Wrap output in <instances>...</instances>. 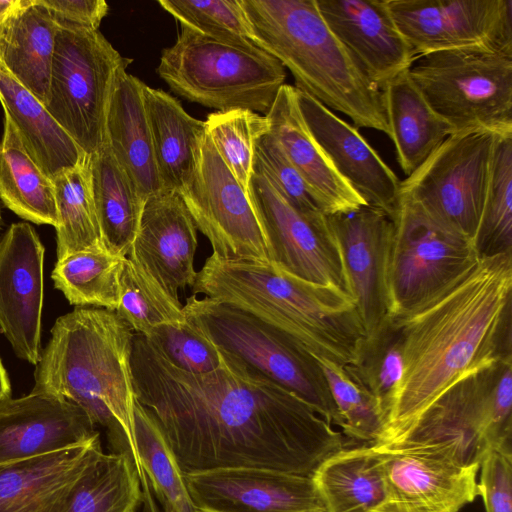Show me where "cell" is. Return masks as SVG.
Wrapping results in <instances>:
<instances>
[{
	"label": "cell",
	"mask_w": 512,
	"mask_h": 512,
	"mask_svg": "<svg viewBox=\"0 0 512 512\" xmlns=\"http://www.w3.org/2000/svg\"><path fill=\"white\" fill-rule=\"evenodd\" d=\"M222 353L221 367L193 374L134 333L136 399L158 426L183 474L257 467L312 477L327 458L345 448L342 434L305 401Z\"/></svg>",
	"instance_id": "6da1fadb"
},
{
	"label": "cell",
	"mask_w": 512,
	"mask_h": 512,
	"mask_svg": "<svg viewBox=\"0 0 512 512\" xmlns=\"http://www.w3.org/2000/svg\"><path fill=\"white\" fill-rule=\"evenodd\" d=\"M511 295L512 253H500L480 257L454 283L396 317L403 373L379 439L414 421L458 382L511 354Z\"/></svg>",
	"instance_id": "7a4b0ae2"
},
{
	"label": "cell",
	"mask_w": 512,
	"mask_h": 512,
	"mask_svg": "<svg viewBox=\"0 0 512 512\" xmlns=\"http://www.w3.org/2000/svg\"><path fill=\"white\" fill-rule=\"evenodd\" d=\"M134 332L115 311L76 307L60 316L36 365L32 389L81 407L106 431L112 453L129 455L143 494L142 511L159 512L136 444Z\"/></svg>",
	"instance_id": "3957f363"
},
{
	"label": "cell",
	"mask_w": 512,
	"mask_h": 512,
	"mask_svg": "<svg viewBox=\"0 0 512 512\" xmlns=\"http://www.w3.org/2000/svg\"><path fill=\"white\" fill-rule=\"evenodd\" d=\"M193 294L237 307L286 334L317 359L352 365L366 337L354 297L294 276L272 262L212 253Z\"/></svg>",
	"instance_id": "277c9868"
},
{
	"label": "cell",
	"mask_w": 512,
	"mask_h": 512,
	"mask_svg": "<svg viewBox=\"0 0 512 512\" xmlns=\"http://www.w3.org/2000/svg\"><path fill=\"white\" fill-rule=\"evenodd\" d=\"M254 43L291 72L295 88L356 127L390 137L383 90L322 18L316 0H240Z\"/></svg>",
	"instance_id": "5b68a950"
},
{
	"label": "cell",
	"mask_w": 512,
	"mask_h": 512,
	"mask_svg": "<svg viewBox=\"0 0 512 512\" xmlns=\"http://www.w3.org/2000/svg\"><path fill=\"white\" fill-rule=\"evenodd\" d=\"M156 72L177 95L226 111L266 114L285 84V67L253 42L218 39L181 27Z\"/></svg>",
	"instance_id": "8992f818"
},
{
	"label": "cell",
	"mask_w": 512,
	"mask_h": 512,
	"mask_svg": "<svg viewBox=\"0 0 512 512\" xmlns=\"http://www.w3.org/2000/svg\"><path fill=\"white\" fill-rule=\"evenodd\" d=\"M183 312L220 350L294 393L328 423L342 426L318 359L286 334L237 307L196 294L186 299Z\"/></svg>",
	"instance_id": "52a82bcc"
},
{
	"label": "cell",
	"mask_w": 512,
	"mask_h": 512,
	"mask_svg": "<svg viewBox=\"0 0 512 512\" xmlns=\"http://www.w3.org/2000/svg\"><path fill=\"white\" fill-rule=\"evenodd\" d=\"M408 74L453 131L512 135V51L474 46L415 57Z\"/></svg>",
	"instance_id": "ba28073f"
},
{
	"label": "cell",
	"mask_w": 512,
	"mask_h": 512,
	"mask_svg": "<svg viewBox=\"0 0 512 512\" xmlns=\"http://www.w3.org/2000/svg\"><path fill=\"white\" fill-rule=\"evenodd\" d=\"M390 314L403 316L467 273L480 259L474 240L400 196L392 216Z\"/></svg>",
	"instance_id": "9c48e42d"
},
{
	"label": "cell",
	"mask_w": 512,
	"mask_h": 512,
	"mask_svg": "<svg viewBox=\"0 0 512 512\" xmlns=\"http://www.w3.org/2000/svg\"><path fill=\"white\" fill-rule=\"evenodd\" d=\"M129 62L99 30L58 28L45 107L88 156L105 141L110 96Z\"/></svg>",
	"instance_id": "30bf717a"
},
{
	"label": "cell",
	"mask_w": 512,
	"mask_h": 512,
	"mask_svg": "<svg viewBox=\"0 0 512 512\" xmlns=\"http://www.w3.org/2000/svg\"><path fill=\"white\" fill-rule=\"evenodd\" d=\"M497 362L455 384L414 421L373 443L374 449L424 453L461 466H480L490 450Z\"/></svg>",
	"instance_id": "8fae6325"
},
{
	"label": "cell",
	"mask_w": 512,
	"mask_h": 512,
	"mask_svg": "<svg viewBox=\"0 0 512 512\" xmlns=\"http://www.w3.org/2000/svg\"><path fill=\"white\" fill-rule=\"evenodd\" d=\"M496 134H452L400 183V196L475 239L488 188Z\"/></svg>",
	"instance_id": "7c38bea8"
},
{
	"label": "cell",
	"mask_w": 512,
	"mask_h": 512,
	"mask_svg": "<svg viewBox=\"0 0 512 512\" xmlns=\"http://www.w3.org/2000/svg\"><path fill=\"white\" fill-rule=\"evenodd\" d=\"M179 194L214 254L273 262L268 236L248 191L224 163L207 133L196 172Z\"/></svg>",
	"instance_id": "4fadbf2b"
},
{
	"label": "cell",
	"mask_w": 512,
	"mask_h": 512,
	"mask_svg": "<svg viewBox=\"0 0 512 512\" xmlns=\"http://www.w3.org/2000/svg\"><path fill=\"white\" fill-rule=\"evenodd\" d=\"M415 57L465 47L512 51V0H387Z\"/></svg>",
	"instance_id": "5bb4252c"
},
{
	"label": "cell",
	"mask_w": 512,
	"mask_h": 512,
	"mask_svg": "<svg viewBox=\"0 0 512 512\" xmlns=\"http://www.w3.org/2000/svg\"><path fill=\"white\" fill-rule=\"evenodd\" d=\"M248 189L271 245L272 263L301 279L338 288L353 297L327 215L305 216L257 173L252 174Z\"/></svg>",
	"instance_id": "9a60e30c"
},
{
	"label": "cell",
	"mask_w": 512,
	"mask_h": 512,
	"mask_svg": "<svg viewBox=\"0 0 512 512\" xmlns=\"http://www.w3.org/2000/svg\"><path fill=\"white\" fill-rule=\"evenodd\" d=\"M198 512H326L310 476L257 467L183 474Z\"/></svg>",
	"instance_id": "2e32d148"
},
{
	"label": "cell",
	"mask_w": 512,
	"mask_h": 512,
	"mask_svg": "<svg viewBox=\"0 0 512 512\" xmlns=\"http://www.w3.org/2000/svg\"><path fill=\"white\" fill-rule=\"evenodd\" d=\"M44 246L34 228L14 223L0 241V330L16 356L41 358Z\"/></svg>",
	"instance_id": "e0dca14e"
},
{
	"label": "cell",
	"mask_w": 512,
	"mask_h": 512,
	"mask_svg": "<svg viewBox=\"0 0 512 512\" xmlns=\"http://www.w3.org/2000/svg\"><path fill=\"white\" fill-rule=\"evenodd\" d=\"M327 219L367 337L391 316L388 268L393 218L382 210L363 206Z\"/></svg>",
	"instance_id": "ac0fdd59"
},
{
	"label": "cell",
	"mask_w": 512,
	"mask_h": 512,
	"mask_svg": "<svg viewBox=\"0 0 512 512\" xmlns=\"http://www.w3.org/2000/svg\"><path fill=\"white\" fill-rule=\"evenodd\" d=\"M87 413L48 392L9 399L0 406V465L84 446L100 437Z\"/></svg>",
	"instance_id": "d6986e66"
},
{
	"label": "cell",
	"mask_w": 512,
	"mask_h": 512,
	"mask_svg": "<svg viewBox=\"0 0 512 512\" xmlns=\"http://www.w3.org/2000/svg\"><path fill=\"white\" fill-rule=\"evenodd\" d=\"M306 126L339 176L373 208L393 216L400 201V183L394 171L358 130L334 112L296 89Z\"/></svg>",
	"instance_id": "ffe728a7"
},
{
	"label": "cell",
	"mask_w": 512,
	"mask_h": 512,
	"mask_svg": "<svg viewBox=\"0 0 512 512\" xmlns=\"http://www.w3.org/2000/svg\"><path fill=\"white\" fill-rule=\"evenodd\" d=\"M197 231L179 192L162 189L145 200L128 255L179 300V290L196 281Z\"/></svg>",
	"instance_id": "44dd1931"
},
{
	"label": "cell",
	"mask_w": 512,
	"mask_h": 512,
	"mask_svg": "<svg viewBox=\"0 0 512 512\" xmlns=\"http://www.w3.org/2000/svg\"><path fill=\"white\" fill-rule=\"evenodd\" d=\"M340 43L380 89L407 71L415 59L397 28L387 0H316Z\"/></svg>",
	"instance_id": "7402d4cb"
},
{
	"label": "cell",
	"mask_w": 512,
	"mask_h": 512,
	"mask_svg": "<svg viewBox=\"0 0 512 512\" xmlns=\"http://www.w3.org/2000/svg\"><path fill=\"white\" fill-rule=\"evenodd\" d=\"M386 503L406 512H459L480 496L479 465L415 452H381Z\"/></svg>",
	"instance_id": "603a6c76"
},
{
	"label": "cell",
	"mask_w": 512,
	"mask_h": 512,
	"mask_svg": "<svg viewBox=\"0 0 512 512\" xmlns=\"http://www.w3.org/2000/svg\"><path fill=\"white\" fill-rule=\"evenodd\" d=\"M265 117L269 131L300 173L325 215L347 213L368 206L339 176L308 130L298 107L295 87L284 84Z\"/></svg>",
	"instance_id": "cb8c5ba5"
},
{
	"label": "cell",
	"mask_w": 512,
	"mask_h": 512,
	"mask_svg": "<svg viewBox=\"0 0 512 512\" xmlns=\"http://www.w3.org/2000/svg\"><path fill=\"white\" fill-rule=\"evenodd\" d=\"M103 452L84 446L0 465V512H62L79 478Z\"/></svg>",
	"instance_id": "d4e9b609"
},
{
	"label": "cell",
	"mask_w": 512,
	"mask_h": 512,
	"mask_svg": "<svg viewBox=\"0 0 512 512\" xmlns=\"http://www.w3.org/2000/svg\"><path fill=\"white\" fill-rule=\"evenodd\" d=\"M144 83L122 69L115 81L106 114L105 141L113 156L144 200L161 191L149 121Z\"/></svg>",
	"instance_id": "484cf974"
},
{
	"label": "cell",
	"mask_w": 512,
	"mask_h": 512,
	"mask_svg": "<svg viewBox=\"0 0 512 512\" xmlns=\"http://www.w3.org/2000/svg\"><path fill=\"white\" fill-rule=\"evenodd\" d=\"M154 158L162 188L180 192L196 172L205 121L188 114L169 93L144 85Z\"/></svg>",
	"instance_id": "4316f807"
},
{
	"label": "cell",
	"mask_w": 512,
	"mask_h": 512,
	"mask_svg": "<svg viewBox=\"0 0 512 512\" xmlns=\"http://www.w3.org/2000/svg\"><path fill=\"white\" fill-rule=\"evenodd\" d=\"M0 102L19 131L23 145L38 167L52 180L84 164L88 155L65 132L30 91L0 62Z\"/></svg>",
	"instance_id": "83f0119b"
},
{
	"label": "cell",
	"mask_w": 512,
	"mask_h": 512,
	"mask_svg": "<svg viewBox=\"0 0 512 512\" xmlns=\"http://www.w3.org/2000/svg\"><path fill=\"white\" fill-rule=\"evenodd\" d=\"M382 90L390 138L398 164L408 177L453 131L425 101L408 70L390 80Z\"/></svg>",
	"instance_id": "f1b7e54d"
},
{
	"label": "cell",
	"mask_w": 512,
	"mask_h": 512,
	"mask_svg": "<svg viewBox=\"0 0 512 512\" xmlns=\"http://www.w3.org/2000/svg\"><path fill=\"white\" fill-rule=\"evenodd\" d=\"M312 479L326 512H374L387 498L383 454L372 444L333 454Z\"/></svg>",
	"instance_id": "f546056e"
},
{
	"label": "cell",
	"mask_w": 512,
	"mask_h": 512,
	"mask_svg": "<svg viewBox=\"0 0 512 512\" xmlns=\"http://www.w3.org/2000/svg\"><path fill=\"white\" fill-rule=\"evenodd\" d=\"M91 190L104 247L127 257L145 200L106 141L88 158Z\"/></svg>",
	"instance_id": "4dcf8cb0"
},
{
	"label": "cell",
	"mask_w": 512,
	"mask_h": 512,
	"mask_svg": "<svg viewBox=\"0 0 512 512\" xmlns=\"http://www.w3.org/2000/svg\"><path fill=\"white\" fill-rule=\"evenodd\" d=\"M0 141V199L16 215L36 224L58 222L52 180L26 151L15 124L4 113Z\"/></svg>",
	"instance_id": "1f68e13d"
},
{
	"label": "cell",
	"mask_w": 512,
	"mask_h": 512,
	"mask_svg": "<svg viewBox=\"0 0 512 512\" xmlns=\"http://www.w3.org/2000/svg\"><path fill=\"white\" fill-rule=\"evenodd\" d=\"M58 27L48 10L31 0L15 21L0 62L44 105L49 91Z\"/></svg>",
	"instance_id": "d6a6232c"
},
{
	"label": "cell",
	"mask_w": 512,
	"mask_h": 512,
	"mask_svg": "<svg viewBox=\"0 0 512 512\" xmlns=\"http://www.w3.org/2000/svg\"><path fill=\"white\" fill-rule=\"evenodd\" d=\"M142 503L129 455L102 452L75 484L62 512H137Z\"/></svg>",
	"instance_id": "836d02e7"
},
{
	"label": "cell",
	"mask_w": 512,
	"mask_h": 512,
	"mask_svg": "<svg viewBox=\"0 0 512 512\" xmlns=\"http://www.w3.org/2000/svg\"><path fill=\"white\" fill-rule=\"evenodd\" d=\"M125 260L106 249L76 252L57 261L51 277L70 304L116 311Z\"/></svg>",
	"instance_id": "e575fe53"
},
{
	"label": "cell",
	"mask_w": 512,
	"mask_h": 512,
	"mask_svg": "<svg viewBox=\"0 0 512 512\" xmlns=\"http://www.w3.org/2000/svg\"><path fill=\"white\" fill-rule=\"evenodd\" d=\"M52 182L58 217L55 227L57 261L76 252L106 249L93 201L88 159L82 165L59 173Z\"/></svg>",
	"instance_id": "d590c367"
},
{
	"label": "cell",
	"mask_w": 512,
	"mask_h": 512,
	"mask_svg": "<svg viewBox=\"0 0 512 512\" xmlns=\"http://www.w3.org/2000/svg\"><path fill=\"white\" fill-rule=\"evenodd\" d=\"M136 444L150 489L164 512H198L179 464L158 426L136 399Z\"/></svg>",
	"instance_id": "8d00e7d4"
},
{
	"label": "cell",
	"mask_w": 512,
	"mask_h": 512,
	"mask_svg": "<svg viewBox=\"0 0 512 512\" xmlns=\"http://www.w3.org/2000/svg\"><path fill=\"white\" fill-rule=\"evenodd\" d=\"M403 337L396 317H388L365 337L356 361L343 367L377 400L386 417L403 373ZM385 429V428H384Z\"/></svg>",
	"instance_id": "74e56055"
},
{
	"label": "cell",
	"mask_w": 512,
	"mask_h": 512,
	"mask_svg": "<svg viewBox=\"0 0 512 512\" xmlns=\"http://www.w3.org/2000/svg\"><path fill=\"white\" fill-rule=\"evenodd\" d=\"M474 243L480 257L512 252V135L496 136Z\"/></svg>",
	"instance_id": "f35d334b"
},
{
	"label": "cell",
	"mask_w": 512,
	"mask_h": 512,
	"mask_svg": "<svg viewBox=\"0 0 512 512\" xmlns=\"http://www.w3.org/2000/svg\"><path fill=\"white\" fill-rule=\"evenodd\" d=\"M136 334L149 335L162 325L185 322L183 304L173 298L142 266L127 256L115 311Z\"/></svg>",
	"instance_id": "ab89813d"
},
{
	"label": "cell",
	"mask_w": 512,
	"mask_h": 512,
	"mask_svg": "<svg viewBox=\"0 0 512 512\" xmlns=\"http://www.w3.org/2000/svg\"><path fill=\"white\" fill-rule=\"evenodd\" d=\"M205 124L206 133L218 154L243 188L249 191L255 143L269 131L265 115L247 109L216 111L207 116Z\"/></svg>",
	"instance_id": "60d3db41"
},
{
	"label": "cell",
	"mask_w": 512,
	"mask_h": 512,
	"mask_svg": "<svg viewBox=\"0 0 512 512\" xmlns=\"http://www.w3.org/2000/svg\"><path fill=\"white\" fill-rule=\"evenodd\" d=\"M342 420L344 435L375 443L385 428V416L376 398L351 378L342 366L318 359Z\"/></svg>",
	"instance_id": "b9f144b4"
},
{
	"label": "cell",
	"mask_w": 512,
	"mask_h": 512,
	"mask_svg": "<svg viewBox=\"0 0 512 512\" xmlns=\"http://www.w3.org/2000/svg\"><path fill=\"white\" fill-rule=\"evenodd\" d=\"M157 3L181 27L218 39L254 43L240 0H159Z\"/></svg>",
	"instance_id": "7bdbcfd3"
},
{
	"label": "cell",
	"mask_w": 512,
	"mask_h": 512,
	"mask_svg": "<svg viewBox=\"0 0 512 512\" xmlns=\"http://www.w3.org/2000/svg\"><path fill=\"white\" fill-rule=\"evenodd\" d=\"M253 173L267 179L290 205L305 216L325 215L308 185L270 131L256 140Z\"/></svg>",
	"instance_id": "ee69618b"
},
{
	"label": "cell",
	"mask_w": 512,
	"mask_h": 512,
	"mask_svg": "<svg viewBox=\"0 0 512 512\" xmlns=\"http://www.w3.org/2000/svg\"><path fill=\"white\" fill-rule=\"evenodd\" d=\"M145 337L169 362L186 372L204 374L223 364L222 351L187 320L157 327Z\"/></svg>",
	"instance_id": "f6af8a7d"
},
{
	"label": "cell",
	"mask_w": 512,
	"mask_h": 512,
	"mask_svg": "<svg viewBox=\"0 0 512 512\" xmlns=\"http://www.w3.org/2000/svg\"><path fill=\"white\" fill-rule=\"evenodd\" d=\"M479 470L485 512H512V453L489 450Z\"/></svg>",
	"instance_id": "bcb514c9"
},
{
	"label": "cell",
	"mask_w": 512,
	"mask_h": 512,
	"mask_svg": "<svg viewBox=\"0 0 512 512\" xmlns=\"http://www.w3.org/2000/svg\"><path fill=\"white\" fill-rule=\"evenodd\" d=\"M58 28L99 30L109 10L104 0H39Z\"/></svg>",
	"instance_id": "7dc6e473"
},
{
	"label": "cell",
	"mask_w": 512,
	"mask_h": 512,
	"mask_svg": "<svg viewBox=\"0 0 512 512\" xmlns=\"http://www.w3.org/2000/svg\"><path fill=\"white\" fill-rule=\"evenodd\" d=\"M31 0H0V60L6 39L19 15Z\"/></svg>",
	"instance_id": "c3c4849f"
},
{
	"label": "cell",
	"mask_w": 512,
	"mask_h": 512,
	"mask_svg": "<svg viewBox=\"0 0 512 512\" xmlns=\"http://www.w3.org/2000/svg\"><path fill=\"white\" fill-rule=\"evenodd\" d=\"M11 399V385L8 374L0 359V406Z\"/></svg>",
	"instance_id": "681fc988"
},
{
	"label": "cell",
	"mask_w": 512,
	"mask_h": 512,
	"mask_svg": "<svg viewBox=\"0 0 512 512\" xmlns=\"http://www.w3.org/2000/svg\"><path fill=\"white\" fill-rule=\"evenodd\" d=\"M1 223H2V218H1V213H0V228H1Z\"/></svg>",
	"instance_id": "f907efd6"
}]
</instances>
